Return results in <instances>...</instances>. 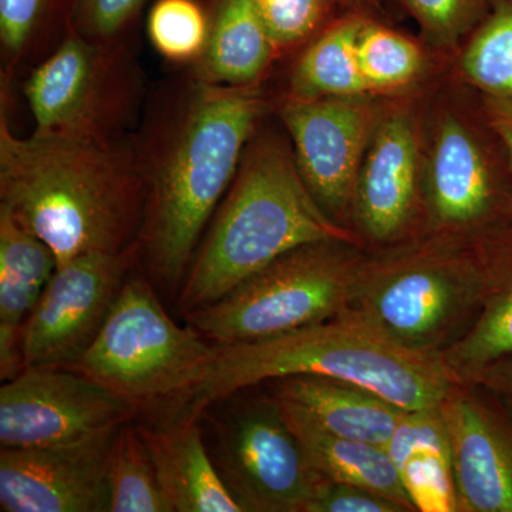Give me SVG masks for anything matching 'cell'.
<instances>
[{
	"mask_svg": "<svg viewBox=\"0 0 512 512\" xmlns=\"http://www.w3.org/2000/svg\"><path fill=\"white\" fill-rule=\"evenodd\" d=\"M322 241L355 244L306 187L295 154L272 137L245 150L214 224L192 259L177 296L178 311L212 305L279 256Z\"/></svg>",
	"mask_w": 512,
	"mask_h": 512,
	"instance_id": "cell-4",
	"label": "cell"
},
{
	"mask_svg": "<svg viewBox=\"0 0 512 512\" xmlns=\"http://www.w3.org/2000/svg\"><path fill=\"white\" fill-rule=\"evenodd\" d=\"M386 450L417 511H458L453 456L440 409L406 412Z\"/></svg>",
	"mask_w": 512,
	"mask_h": 512,
	"instance_id": "cell-20",
	"label": "cell"
},
{
	"mask_svg": "<svg viewBox=\"0 0 512 512\" xmlns=\"http://www.w3.org/2000/svg\"><path fill=\"white\" fill-rule=\"evenodd\" d=\"M147 190L140 157L114 141L19 138L0 120V208L55 252L57 266L138 245Z\"/></svg>",
	"mask_w": 512,
	"mask_h": 512,
	"instance_id": "cell-1",
	"label": "cell"
},
{
	"mask_svg": "<svg viewBox=\"0 0 512 512\" xmlns=\"http://www.w3.org/2000/svg\"><path fill=\"white\" fill-rule=\"evenodd\" d=\"M483 295L467 332L441 353L458 383H474L488 367L512 359V261L480 262Z\"/></svg>",
	"mask_w": 512,
	"mask_h": 512,
	"instance_id": "cell-23",
	"label": "cell"
},
{
	"mask_svg": "<svg viewBox=\"0 0 512 512\" xmlns=\"http://www.w3.org/2000/svg\"><path fill=\"white\" fill-rule=\"evenodd\" d=\"M57 269L55 252L0 208V379L25 370L23 330Z\"/></svg>",
	"mask_w": 512,
	"mask_h": 512,
	"instance_id": "cell-16",
	"label": "cell"
},
{
	"mask_svg": "<svg viewBox=\"0 0 512 512\" xmlns=\"http://www.w3.org/2000/svg\"><path fill=\"white\" fill-rule=\"evenodd\" d=\"M207 340L174 322L150 282L128 276L99 335L70 369L140 410L181 402L210 372L217 348Z\"/></svg>",
	"mask_w": 512,
	"mask_h": 512,
	"instance_id": "cell-5",
	"label": "cell"
},
{
	"mask_svg": "<svg viewBox=\"0 0 512 512\" xmlns=\"http://www.w3.org/2000/svg\"><path fill=\"white\" fill-rule=\"evenodd\" d=\"M488 369L500 370V372H498L500 373L498 382L503 383L504 389L507 390L512 397V359L504 360V362L497 363V365L488 367Z\"/></svg>",
	"mask_w": 512,
	"mask_h": 512,
	"instance_id": "cell-35",
	"label": "cell"
},
{
	"mask_svg": "<svg viewBox=\"0 0 512 512\" xmlns=\"http://www.w3.org/2000/svg\"><path fill=\"white\" fill-rule=\"evenodd\" d=\"M340 0H255L276 50L311 37Z\"/></svg>",
	"mask_w": 512,
	"mask_h": 512,
	"instance_id": "cell-30",
	"label": "cell"
},
{
	"mask_svg": "<svg viewBox=\"0 0 512 512\" xmlns=\"http://www.w3.org/2000/svg\"><path fill=\"white\" fill-rule=\"evenodd\" d=\"M274 387L275 396L298 404L333 434L384 448L407 412L366 387L330 377L289 376Z\"/></svg>",
	"mask_w": 512,
	"mask_h": 512,
	"instance_id": "cell-18",
	"label": "cell"
},
{
	"mask_svg": "<svg viewBox=\"0 0 512 512\" xmlns=\"http://www.w3.org/2000/svg\"><path fill=\"white\" fill-rule=\"evenodd\" d=\"M487 114L491 127L507 148L512 167V100L488 96Z\"/></svg>",
	"mask_w": 512,
	"mask_h": 512,
	"instance_id": "cell-34",
	"label": "cell"
},
{
	"mask_svg": "<svg viewBox=\"0 0 512 512\" xmlns=\"http://www.w3.org/2000/svg\"><path fill=\"white\" fill-rule=\"evenodd\" d=\"M366 20L356 13L329 26L303 53L293 74V97L363 96L369 92L357 45Z\"/></svg>",
	"mask_w": 512,
	"mask_h": 512,
	"instance_id": "cell-24",
	"label": "cell"
},
{
	"mask_svg": "<svg viewBox=\"0 0 512 512\" xmlns=\"http://www.w3.org/2000/svg\"><path fill=\"white\" fill-rule=\"evenodd\" d=\"M463 69L488 96L512 100V0H495L464 53Z\"/></svg>",
	"mask_w": 512,
	"mask_h": 512,
	"instance_id": "cell-27",
	"label": "cell"
},
{
	"mask_svg": "<svg viewBox=\"0 0 512 512\" xmlns=\"http://www.w3.org/2000/svg\"><path fill=\"white\" fill-rule=\"evenodd\" d=\"M146 0H79L74 28L99 43H119Z\"/></svg>",
	"mask_w": 512,
	"mask_h": 512,
	"instance_id": "cell-31",
	"label": "cell"
},
{
	"mask_svg": "<svg viewBox=\"0 0 512 512\" xmlns=\"http://www.w3.org/2000/svg\"><path fill=\"white\" fill-rule=\"evenodd\" d=\"M350 245L322 241L293 249L185 319L214 345L228 346L335 318L348 306L366 265Z\"/></svg>",
	"mask_w": 512,
	"mask_h": 512,
	"instance_id": "cell-6",
	"label": "cell"
},
{
	"mask_svg": "<svg viewBox=\"0 0 512 512\" xmlns=\"http://www.w3.org/2000/svg\"><path fill=\"white\" fill-rule=\"evenodd\" d=\"M147 30L165 59L190 62L207 49L210 13L198 0H157L148 13Z\"/></svg>",
	"mask_w": 512,
	"mask_h": 512,
	"instance_id": "cell-28",
	"label": "cell"
},
{
	"mask_svg": "<svg viewBox=\"0 0 512 512\" xmlns=\"http://www.w3.org/2000/svg\"><path fill=\"white\" fill-rule=\"evenodd\" d=\"M140 254L89 252L57 266L23 330L28 367H70L92 346Z\"/></svg>",
	"mask_w": 512,
	"mask_h": 512,
	"instance_id": "cell-11",
	"label": "cell"
},
{
	"mask_svg": "<svg viewBox=\"0 0 512 512\" xmlns=\"http://www.w3.org/2000/svg\"><path fill=\"white\" fill-rule=\"evenodd\" d=\"M421 28L439 40H454L474 22L485 0H400Z\"/></svg>",
	"mask_w": 512,
	"mask_h": 512,
	"instance_id": "cell-32",
	"label": "cell"
},
{
	"mask_svg": "<svg viewBox=\"0 0 512 512\" xmlns=\"http://www.w3.org/2000/svg\"><path fill=\"white\" fill-rule=\"evenodd\" d=\"M345 5L352 6V8H365V6H377L380 0H340Z\"/></svg>",
	"mask_w": 512,
	"mask_h": 512,
	"instance_id": "cell-36",
	"label": "cell"
},
{
	"mask_svg": "<svg viewBox=\"0 0 512 512\" xmlns=\"http://www.w3.org/2000/svg\"><path fill=\"white\" fill-rule=\"evenodd\" d=\"M205 409L218 473L245 512H305L326 480L279 412L275 397L234 403L232 396ZM211 406V404H210Z\"/></svg>",
	"mask_w": 512,
	"mask_h": 512,
	"instance_id": "cell-9",
	"label": "cell"
},
{
	"mask_svg": "<svg viewBox=\"0 0 512 512\" xmlns=\"http://www.w3.org/2000/svg\"><path fill=\"white\" fill-rule=\"evenodd\" d=\"M281 114L306 187L338 221L355 201L357 175L375 120L372 107L362 96L292 97Z\"/></svg>",
	"mask_w": 512,
	"mask_h": 512,
	"instance_id": "cell-12",
	"label": "cell"
},
{
	"mask_svg": "<svg viewBox=\"0 0 512 512\" xmlns=\"http://www.w3.org/2000/svg\"><path fill=\"white\" fill-rule=\"evenodd\" d=\"M171 512H244L224 483L202 436L201 420L178 416L167 427L138 424Z\"/></svg>",
	"mask_w": 512,
	"mask_h": 512,
	"instance_id": "cell-17",
	"label": "cell"
},
{
	"mask_svg": "<svg viewBox=\"0 0 512 512\" xmlns=\"http://www.w3.org/2000/svg\"><path fill=\"white\" fill-rule=\"evenodd\" d=\"M417 200V141L403 114L377 127L357 175L355 212L360 227L376 241L399 237Z\"/></svg>",
	"mask_w": 512,
	"mask_h": 512,
	"instance_id": "cell-15",
	"label": "cell"
},
{
	"mask_svg": "<svg viewBox=\"0 0 512 512\" xmlns=\"http://www.w3.org/2000/svg\"><path fill=\"white\" fill-rule=\"evenodd\" d=\"M305 512H406L402 505L359 485L326 478L306 505Z\"/></svg>",
	"mask_w": 512,
	"mask_h": 512,
	"instance_id": "cell-33",
	"label": "cell"
},
{
	"mask_svg": "<svg viewBox=\"0 0 512 512\" xmlns=\"http://www.w3.org/2000/svg\"><path fill=\"white\" fill-rule=\"evenodd\" d=\"M120 427L59 446L2 447L0 510L110 511L107 474L111 447Z\"/></svg>",
	"mask_w": 512,
	"mask_h": 512,
	"instance_id": "cell-13",
	"label": "cell"
},
{
	"mask_svg": "<svg viewBox=\"0 0 512 512\" xmlns=\"http://www.w3.org/2000/svg\"><path fill=\"white\" fill-rule=\"evenodd\" d=\"M79 0H0L3 59L16 66L53 49L74 25Z\"/></svg>",
	"mask_w": 512,
	"mask_h": 512,
	"instance_id": "cell-25",
	"label": "cell"
},
{
	"mask_svg": "<svg viewBox=\"0 0 512 512\" xmlns=\"http://www.w3.org/2000/svg\"><path fill=\"white\" fill-rule=\"evenodd\" d=\"M138 86L119 43L94 42L73 25L26 83L33 134L114 141L136 110Z\"/></svg>",
	"mask_w": 512,
	"mask_h": 512,
	"instance_id": "cell-8",
	"label": "cell"
},
{
	"mask_svg": "<svg viewBox=\"0 0 512 512\" xmlns=\"http://www.w3.org/2000/svg\"><path fill=\"white\" fill-rule=\"evenodd\" d=\"M262 106L251 84L202 82L151 153H138L147 190L138 244L151 278L164 289L180 291L198 239L238 173Z\"/></svg>",
	"mask_w": 512,
	"mask_h": 512,
	"instance_id": "cell-2",
	"label": "cell"
},
{
	"mask_svg": "<svg viewBox=\"0 0 512 512\" xmlns=\"http://www.w3.org/2000/svg\"><path fill=\"white\" fill-rule=\"evenodd\" d=\"M211 30L202 56L205 83L248 86L276 52L255 0H212Z\"/></svg>",
	"mask_w": 512,
	"mask_h": 512,
	"instance_id": "cell-22",
	"label": "cell"
},
{
	"mask_svg": "<svg viewBox=\"0 0 512 512\" xmlns=\"http://www.w3.org/2000/svg\"><path fill=\"white\" fill-rule=\"evenodd\" d=\"M357 55L369 92L404 86L420 72L423 63L420 49L412 40L367 20Z\"/></svg>",
	"mask_w": 512,
	"mask_h": 512,
	"instance_id": "cell-29",
	"label": "cell"
},
{
	"mask_svg": "<svg viewBox=\"0 0 512 512\" xmlns=\"http://www.w3.org/2000/svg\"><path fill=\"white\" fill-rule=\"evenodd\" d=\"M215 348L210 372L181 400L178 416L200 419L217 400L289 376L355 383L407 412L440 409L458 383L440 356L404 349L346 313L274 338Z\"/></svg>",
	"mask_w": 512,
	"mask_h": 512,
	"instance_id": "cell-3",
	"label": "cell"
},
{
	"mask_svg": "<svg viewBox=\"0 0 512 512\" xmlns=\"http://www.w3.org/2000/svg\"><path fill=\"white\" fill-rule=\"evenodd\" d=\"M272 396L286 424L308 453L313 467L323 477L359 485L396 501L406 512L417 511L386 448L333 434L298 404L275 394Z\"/></svg>",
	"mask_w": 512,
	"mask_h": 512,
	"instance_id": "cell-19",
	"label": "cell"
},
{
	"mask_svg": "<svg viewBox=\"0 0 512 512\" xmlns=\"http://www.w3.org/2000/svg\"><path fill=\"white\" fill-rule=\"evenodd\" d=\"M480 262L447 252L423 251L366 264L340 313L421 355L441 356L480 311Z\"/></svg>",
	"mask_w": 512,
	"mask_h": 512,
	"instance_id": "cell-7",
	"label": "cell"
},
{
	"mask_svg": "<svg viewBox=\"0 0 512 512\" xmlns=\"http://www.w3.org/2000/svg\"><path fill=\"white\" fill-rule=\"evenodd\" d=\"M450 440L458 511L512 512V433L466 383L440 407Z\"/></svg>",
	"mask_w": 512,
	"mask_h": 512,
	"instance_id": "cell-14",
	"label": "cell"
},
{
	"mask_svg": "<svg viewBox=\"0 0 512 512\" xmlns=\"http://www.w3.org/2000/svg\"><path fill=\"white\" fill-rule=\"evenodd\" d=\"M431 214L439 227L476 224L491 204V183L480 148L457 121L447 120L434 143L429 173Z\"/></svg>",
	"mask_w": 512,
	"mask_h": 512,
	"instance_id": "cell-21",
	"label": "cell"
},
{
	"mask_svg": "<svg viewBox=\"0 0 512 512\" xmlns=\"http://www.w3.org/2000/svg\"><path fill=\"white\" fill-rule=\"evenodd\" d=\"M138 409L66 367H28L0 389V444L59 446L89 439L133 421Z\"/></svg>",
	"mask_w": 512,
	"mask_h": 512,
	"instance_id": "cell-10",
	"label": "cell"
},
{
	"mask_svg": "<svg viewBox=\"0 0 512 512\" xmlns=\"http://www.w3.org/2000/svg\"><path fill=\"white\" fill-rule=\"evenodd\" d=\"M110 512H171L138 424L117 431L109 461Z\"/></svg>",
	"mask_w": 512,
	"mask_h": 512,
	"instance_id": "cell-26",
	"label": "cell"
}]
</instances>
